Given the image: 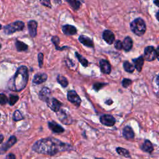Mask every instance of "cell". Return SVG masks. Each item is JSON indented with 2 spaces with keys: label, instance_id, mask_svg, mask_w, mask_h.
Listing matches in <instances>:
<instances>
[{
  "label": "cell",
  "instance_id": "cell-1",
  "mask_svg": "<svg viewBox=\"0 0 159 159\" xmlns=\"http://www.w3.org/2000/svg\"><path fill=\"white\" fill-rule=\"evenodd\" d=\"M72 149V146L69 143L53 137L40 139L35 142L32 146V150L35 152L49 155H54Z\"/></svg>",
  "mask_w": 159,
  "mask_h": 159
},
{
  "label": "cell",
  "instance_id": "cell-2",
  "mask_svg": "<svg viewBox=\"0 0 159 159\" xmlns=\"http://www.w3.org/2000/svg\"><path fill=\"white\" fill-rule=\"evenodd\" d=\"M29 80V72L27 66L19 67L14 75L7 83L8 88L13 91H20L25 88Z\"/></svg>",
  "mask_w": 159,
  "mask_h": 159
},
{
  "label": "cell",
  "instance_id": "cell-3",
  "mask_svg": "<svg viewBox=\"0 0 159 159\" xmlns=\"http://www.w3.org/2000/svg\"><path fill=\"white\" fill-rule=\"evenodd\" d=\"M132 32L137 36H142L146 31V24L145 21L140 17L134 19L130 24Z\"/></svg>",
  "mask_w": 159,
  "mask_h": 159
},
{
  "label": "cell",
  "instance_id": "cell-4",
  "mask_svg": "<svg viewBox=\"0 0 159 159\" xmlns=\"http://www.w3.org/2000/svg\"><path fill=\"white\" fill-rule=\"evenodd\" d=\"M24 23L22 21L17 20L12 22L4 27L3 30L5 34L10 35L17 31H21L24 28Z\"/></svg>",
  "mask_w": 159,
  "mask_h": 159
},
{
  "label": "cell",
  "instance_id": "cell-5",
  "mask_svg": "<svg viewBox=\"0 0 159 159\" xmlns=\"http://www.w3.org/2000/svg\"><path fill=\"white\" fill-rule=\"evenodd\" d=\"M144 58L147 61H152L158 57V48L157 50L153 46H148L144 49Z\"/></svg>",
  "mask_w": 159,
  "mask_h": 159
},
{
  "label": "cell",
  "instance_id": "cell-6",
  "mask_svg": "<svg viewBox=\"0 0 159 159\" xmlns=\"http://www.w3.org/2000/svg\"><path fill=\"white\" fill-rule=\"evenodd\" d=\"M67 99L68 100L76 105V106H79L81 104V99L76 92L74 90H70L67 93Z\"/></svg>",
  "mask_w": 159,
  "mask_h": 159
},
{
  "label": "cell",
  "instance_id": "cell-7",
  "mask_svg": "<svg viewBox=\"0 0 159 159\" xmlns=\"http://www.w3.org/2000/svg\"><path fill=\"white\" fill-rule=\"evenodd\" d=\"M47 104L48 106V107H50V109L51 110H52L54 112H58V111H60V107L61 106V102H60L58 100H57L55 98H49L47 101Z\"/></svg>",
  "mask_w": 159,
  "mask_h": 159
},
{
  "label": "cell",
  "instance_id": "cell-8",
  "mask_svg": "<svg viewBox=\"0 0 159 159\" xmlns=\"http://www.w3.org/2000/svg\"><path fill=\"white\" fill-rule=\"evenodd\" d=\"M100 122L104 125L111 127L115 124L116 119L112 115L104 114L100 117Z\"/></svg>",
  "mask_w": 159,
  "mask_h": 159
},
{
  "label": "cell",
  "instance_id": "cell-9",
  "mask_svg": "<svg viewBox=\"0 0 159 159\" xmlns=\"http://www.w3.org/2000/svg\"><path fill=\"white\" fill-rule=\"evenodd\" d=\"M16 142H17L16 137L14 135L11 136L9 140L0 147V154H2L6 152L8 149H9L11 147H12L16 143Z\"/></svg>",
  "mask_w": 159,
  "mask_h": 159
},
{
  "label": "cell",
  "instance_id": "cell-10",
  "mask_svg": "<svg viewBox=\"0 0 159 159\" xmlns=\"http://www.w3.org/2000/svg\"><path fill=\"white\" fill-rule=\"evenodd\" d=\"M102 38L109 45L114 43L115 40V36L113 32L109 30H105L102 33Z\"/></svg>",
  "mask_w": 159,
  "mask_h": 159
},
{
  "label": "cell",
  "instance_id": "cell-11",
  "mask_svg": "<svg viewBox=\"0 0 159 159\" xmlns=\"http://www.w3.org/2000/svg\"><path fill=\"white\" fill-rule=\"evenodd\" d=\"M99 66L101 71L102 73L109 74L111 71V66L109 62L104 59H102L99 61Z\"/></svg>",
  "mask_w": 159,
  "mask_h": 159
},
{
  "label": "cell",
  "instance_id": "cell-12",
  "mask_svg": "<svg viewBox=\"0 0 159 159\" xmlns=\"http://www.w3.org/2000/svg\"><path fill=\"white\" fill-rule=\"evenodd\" d=\"M28 30L30 35L32 37H35L37 35V22L34 20H31L29 21L27 24Z\"/></svg>",
  "mask_w": 159,
  "mask_h": 159
},
{
  "label": "cell",
  "instance_id": "cell-13",
  "mask_svg": "<svg viewBox=\"0 0 159 159\" xmlns=\"http://www.w3.org/2000/svg\"><path fill=\"white\" fill-rule=\"evenodd\" d=\"M48 126L49 129L53 131L55 133L60 134L64 132V129L59 124H58L57 122L54 121H51L48 122Z\"/></svg>",
  "mask_w": 159,
  "mask_h": 159
},
{
  "label": "cell",
  "instance_id": "cell-14",
  "mask_svg": "<svg viewBox=\"0 0 159 159\" xmlns=\"http://www.w3.org/2000/svg\"><path fill=\"white\" fill-rule=\"evenodd\" d=\"M62 31H63V34L65 35H73L76 34L77 29L73 25L66 24L62 27Z\"/></svg>",
  "mask_w": 159,
  "mask_h": 159
},
{
  "label": "cell",
  "instance_id": "cell-15",
  "mask_svg": "<svg viewBox=\"0 0 159 159\" xmlns=\"http://www.w3.org/2000/svg\"><path fill=\"white\" fill-rule=\"evenodd\" d=\"M47 80V75L45 73H37L35 75L32 82L35 84H39L46 81Z\"/></svg>",
  "mask_w": 159,
  "mask_h": 159
},
{
  "label": "cell",
  "instance_id": "cell-16",
  "mask_svg": "<svg viewBox=\"0 0 159 159\" xmlns=\"http://www.w3.org/2000/svg\"><path fill=\"white\" fill-rule=\"evenodd\" d=\"M50 93H51V91H50V89H48L47 87H44L39 92V97L40 99H41L43 101L46 102L50 98Z\"/></svg>",
  "mask_w": 159,
  "mask_h": 159
},
{
  "label": "cell",
  "instance_id": "cell-17",
  "mask_svg": "<svg viewBox=\"0 0 159 159\" xmlns=\"http://www.w3.org/2000/svg\"><path fill=\"white\" fill-rule=\"evenodd\" d=\"M132 61H133V63H134V68L139 72H140L142 69V67H143V63H144L143 57L142 56H140L139 57H138L137 58L133 59Z\"/></svg>",
  "mask_w": 159,
  "mask_h": 159
},
{
  "label": "cell",
  "instance_id": "cell-18",
  "mask_svg": "<svg viewBox=\"0 0 159 159\" xmlns=\"http://www.w3.org/2000/svg\"><path fill=\"white\" fill-rule=\"evenodd\" d=\"M78 40L82 44H83L84 45H85L86 47H94V43H93V40L90 38H89L88 37H87L86 35H80L78 38Z\"/></svg>",
  "mask_w": 159,
  "mask_h": 159
},
{
  "label": "cell",
  "instance_id": "cell-19",
  "mask_svg": "<svg viewBox=\"0 0 159 159\" xmlns=\"http://www.w3.org/2000/svg\"><path fill=\"white\" fill-rule=\"evenodd\" d=\"M58 117L61 122L65 124H70L72 122V119L70 116H68L65 112L61 111L60 112V114H58Z\"/></svg>",
  "mask_w": 159,
  "mask_h": 159
},
{
  "label": "cell",
  "instance_id": "cell-20",
  "mask_svg": "<svg viewBox=\"0 0 159 159\" xmlns=\"http://www.w3.org/2000/svg\"><path fill=\"white\" fill-rule=\"evenodd\" d=\"M123 136L126 139H132L134 137V132L132 129L129 126H125L123 129Z\"/></svg>",
  "mask_w": 159,
  "mask_h": 159
},
{
  "label": "cell",
  "instance_id": "cell-21",
  "mask_svg": "<svg viewBox=\"0 0 159 159\" xmlns=\"http://www.w3.org/2000/svg\"><path fill=\"white\" fill-rule=\"evenodd\" d=\"M133 46V41L132 39L130 37H126L122 42V48L124 49L125 51H129L131 50Z\"/></svg>",
  "mask_w": 159,
  "mask_h": 159
},
{
  "label": "cell",
  "instance_id": "cell-22",
  "mask_svg": "<svg viewBox=\"0 0 159 159\" xmlns=\"http://www.w3.org/2000/svg\"><path fill=\"white\" fill-rule=\"evenodd\" d=\"M142 149L144 152L150 153L153 151V146L150 141H149L148 140H145L142 145Z\"/></svg>",
  "mask_w": 159,
  "mask_h": 159
},
{
  "label": "cell",
  "instance_id": "cell-23",
  "mask_svg": "<svg viewBox=\"0 0 159 159\" xmlns=\"http://www.w3.org/2000/svg\"><path fill=\"white\" fill-rule=\"evenodd\" d=\"M15 45L16 47V49L19 52H24L26 51L28 48V45L24 43L23 42L19 41V40H16L15 43Z\"/></svg>",
  "mask_w": 159,
  "mask_h": 159
},
{
  "label": "cell",
  "instance_id": "cell-24",
  "mask_svg": "<svg viewBox=\"0 0 159 159\" xmlns=\"http://www.w3.org/2000/svg\"><path fill=\"white\" fill-rule=\"evenodd\" d=\"M57 80L58 83L63 88L66 87L68 85V81L66 77L62 76V75H58L57 78Z\"/></svg>",
  "mask_w": 159,
  "mask_h": 159
},
{
  "label": "cell",
  "instance_id": "cell-25",
  "mask_svg": "<svg viewBox=\"0 0 159 159\" xmlns=\"http://www.w3.org/2000/svg\"><path fill=\"white\" fill-rule=\"evenodd\" d=\"M116 152L118 153V154H119L120 155L123 156L124 157H126V158L130 157L129 152L125 148H124L122 147H117Z\"/></svg>",
  "mask_w": 159,
  "mask_h": 159
},
{
  "label": "cell",
  "instance_id": "cell-26",
  "mask_svg": "<svg viewBox=\"0 0 159 159\" xmlns=\"http://www.w3.org/2000/svg\"><path fill=\"white\" fill-rule=\"evenodd\" d=\"M123 66H124V69L125 70V71L127 72H129V73H132L135 70L134 65L127 61H125V62H124Z\"/></svg>",
  "mask_w": 159,
  "mask_h": 159
},
{
  "label": "cell",
  "instance_id": "cell-27",
  "mask_svg": "<svg viewBox=\"0 0 159 159\" xmlns=\"http://www.w3.org/2000/svg\"><path fill=\"white\" fill-rule=\"evenodd\" d=\"M75 55H76V58H78V60H79V61L81 63V64L83 66H84V67L88 66V60L85 58H84L81 55H80L78 52H75Z\"/></svg>",
  "mask_w": 159,
  "mask_h": 159
},
{
  "label": "cell",
  "instance_id": "cell-28",
  "mask_svg": "<svg viewBox=\"0 0 159 159\" xmlns=\"http://www.w3.org/2000/svg\"><path fill=\"white\" fill-rule=\"evenodd\" d=\"M70 6L74 9L77 10L80 7V2L78 0H66Z\"/></svg>",
  "mask_w": 159,
  "mask_h": 159
},
{
  "label": "cell",
  "instance_id": "cell-29",
  "mask_svg": "<svg viewBox=\"0 0 159 159\" xmlns=\"http://www.w3.org/2000/svg\"><path fill=\"white\" fill-rule=\"evenodd\" d=\"M24 119L23 116L22 115V114L19 111L16 110L13 114V119L16 121H18V120H20L22 119Z\"/></svg>",
  "mask_w": 159,
  "mask_h": 159
},
{
  "label": "cell",
  "instance_id": "cell-30",
  "mask_svg": "<svg viewBox=\"0 0 159 159\" xmlns=\"http://www.w3.org/2000/svg\"><path fill=\"white\" fill-rule=\"evenodd\" d=\"M19 99V96L16 95H10L9 99V103L11 106H12L16 103V102Z\"/></svg>",
  "mask_w": 159,
  "mask_h": 159
},
{
  "label": "cell",
  "instance_id": "cell-31",
  "mask_svg": "<svg viewBox=\"0 0 159 159\" xmlns=\"http://www.w3.org/2000/svg\"><path fill=\"white\" fill-rule=\"evenodd\" d=\"M7 101L8 99L7 96L3 93L0 94V104H5L7 102Z\"/></svg>",
  "mask_w": 159,
  "mask_h": 159
},
{
  "label": "cell",
  "instance_id": "cell-32",
  "mask_svg": "<svg viewBox=\"0 0 159 159\" xmlns=\"http://www.w3.org/2000/svg\"><path fill=\"white\" fill-rule=\"evenodd\" d=\"M132 83V81L130 79H127V78H125L122 80V85L124 88H127L130 84Z\"/></svg>",
  "mask_w": 159,
  "mask_h": 159
},
{
  "label": "cell",
  "instance_id": "cell-33",
  "mask_svg": "<svg viewBox=\"0 0 159 159\" xmlns=\"http://www.w3.org/2000/svg\"><path fill=\"white\" fill-rule=\"evenodd\" d=\"M43 60V55L42 53H39L38 54V61H39V66L40 68H42V66Z\"/></svg>",
  "mask_w": 159,
  "mask_h": 159
},
{
  "label": "cell",
  "instance_id": "cell-34",
  "mask_svg": "<svg viewBox=\"0 0 159 159\" xmlns=\"http://www.w3.org/2000/svg\"><path fill=\"white\" fill-rule=\"evenodd\" d=\"M52 42H53V43L55 45V46L56 47V48L57 49L58 46V43L60 42V39L59 38L57 37V36H53L52 38Z\"/></svg>",
  "mask_w": 159,
  "mask_h": 159
},
{
  "label": "cell",
  "instance_id": "cell-35",
  "mask_svg": "<svg viewBox=\"0 0 159 159\" xmlns=\"http://www.w3.org/2000/svg\"><path fill=\"white\" fill-rule=\"evenodd\" d=\"M106 84L104 83H96L95 84H94L93 85V88L96 91H98L99 89H100L101 88H102Z\"/></svg>",
  "mask_w": 159,
  "mask_h": 159
},
{
  "label": "cell",
  "instance_id": "cell-36",
  "mask_svg": "<svg viewBox=\"0 0 159 159\" xmlns=\"http://www.w3.org/2000/svg\"><path fill=\"white\" fill-rule=\"evenodd\" d=\"M40 1V2L45 6H47L48 7H51L52 6H51V3H50V0H39Z\"/></svg>",
  "mask_w": 159,
  "mask_h": 159
},
{
  "label": "cell",
  "instance_id": "cell-37",
  "mask_svg": "<svg viewBox=\"0 0 159 159\" xmlns=\"http://www.w3.org/2000/svg\"><path fill=\"white\" fill-rule=\"evenodd\" d=\"M114 46L116 49L117 50H121L122 48V43L120 40H116V42H114Z\"/></svg>",
  "mask_w": 159,
  "mask_h": 159
},
{
  "label": "cell",
  "instance_id": "cell-38",
  "mask_svg": "<svg viewBox=\"0 0 159 159\" xmlns=\"http://www.w3.org/2000/svg\"><path fill=\"white\" fill-rule=\"evenodd\" d=\"M6 159H16V157L13 153H10L6 155Z\"/></svg>",
  "mask_w": 159,
  "mask_h": 159
},
{
  "label": "cell",
  "instance_id": "cell-39",
  "mask_svg": "<svg viewBox=\"0 0 159 159\" xmlns=\"http://www.w3.org/2000/svg\"><path fill=\"white\" fill-rule=\"evenodd\" d=\"M4 139V137L2 135H0V144L2 142V140Z\"/></svg>",
  "mask_w": 159,
  "mask_h": 159
},
{
  "label": "cell",
  "instance_id": "cell-40",
  "mask_svg": "<svg viewBox=\"0 0 159 159\" xmlns=\"http://www.w3.org/2000/svg\"><path fill=\"white\" fill-rule=\"evenodd\" d=\"M153 2L157 6H158V0H153Z\"/></svg>",
  "mask_w": 159,
  "mask_h": 159
},
{
  "label": "cell",
  "instance_id": "cell-41",
  "mask_svg": "<svg viewBox=\"0 0 159 159\" xmlns=\"http://www.w3.org/2000/svg\"><path fill=\"white\" fill-rule=\"evenodd\" d=\"M57 3H59L61 2V0H54Z\"/></svg>",
  "mask_w": 159,
  "mask_h": 159
},
{
  "label": "cell",
  "instance_id": "cell-42",
  "mask_svg": "<svg viewBox=\"0 0 159 159\" xmlns=\"http://www.w3.org/2000/svg\"><path fill=\"white\" fill-rule=\"evenodd\" d=\"M158 12H157V15H156V17H157V19H158Z\"/></svg>",
  "mask_w": 159,
  "mask_h": 159
},
{
  "label": "cell",
  "instance_id": "cell-43",
  "mask_svg": "<svg viewBox=\"0 0 159 159\" xmlns=\"http://www.w3.org/2000/svg\"><path fill=\"white\" fill-rule=\"evenodd\" d=\"M1 28H2V25H1V24H0V30L1 29Z\"/></svg>",
  "mask_w": 159,
  "mask_h": 159
},
{
  "label": "cell",
  "instance_id": "cell-44",
  "mask_svg": "<svg viewBox=\"0 0 159 159\" xmlns=\"http://www.w3.org/2000/svg\"><path fill=\"white\" fill-rule=\"evenodd\" d=\"M96 159H104V158H96Z\"/></svg>",
  "mask_w": 159,
  "mask_h": 159
},
{
  "label": "cell",
  "instance_id": "cell-45",
  "mask_svg": "<svg viewBox=\"0 0 159 159\" xmlns=\"http://www.w3.org/2000/svg\"><path fill=\"white\" fill-rule=\"evenodd\" d=\"M1 43H0V48H1Z\"/></svg>",
  "mask_w": 159,
  "mask_h": 159
}]
</instances>
